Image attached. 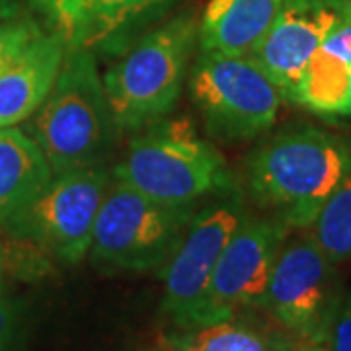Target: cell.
I'll return each instance as SVG.
<instances>
[{
  "label": "cell",
  "instance_id": "obj_23",
  "mask_svg": "<svg viewBox=\"0 0 351 351\" xmlns=\"http://www.w3.org/2000/svg\"><path fill=\"white\" fill-rule=\"evenodd\" d=\"M339 117H351V76H350V86H348V96H346V104Z\"/></svg>",
  "mask_w": 351,
  "mask_h": 351
},
{
  "label": "cell",
  "instance_id": "obj_15",
  "mask_svg": "<svg viewBox=\"0 0 351 351\" xmlns=\"http://www.w3.org/2000/svg\"><path fill=\"white\" fill-rule=\"evenodd\" d=\"M351 76V22L338 27L311 57L289 100L302 108L339 117Z\"/></svg>",
  "mask_w": 351,
  "mask_h": 351
},
{
  "label": "cell",
  "instance_id": "obj_8",
  "mask_svg": "<svg viewBox=\"0 0 351 351\" xmlns=\"http://www.w3.org/2000/svg\"><path fill=\"white\" fill-rule=\"evenodd\" d=\"M260 306L302 348H322L336 318L334 263L306 232L285 240Z\"/></svg>",
  "mask_w": 351,
  "mask_h": 351
},
{
  "label": "cell",
  "instance_id": "obj_22",
  "mask_svg": "<svg viewBox=\"0 0 351 351\" xmlns=\"http://www.w3.org/2000/svg\"><path fill=\"white\" fill-rule=\"evenodd\" d=\"M328 351H351V299L334 318L328 338Z\"/></svg>",
  "mask_w": 351,
  "mask_h": 351
},
{
  "label": "cell",
  "instance_id": "obj_21",
  "mask_svg": "<svg viewBox=\"0 0 351 351\" xmlns=\"http://www.w3.org/2000/svg\"><path fill=\"white\" fill-rule=\"evenodd\" d=\"M18 336V308L6 295L0 291V351H14Z\"/></svg>",
  "mask_w": 351,
  "mask_h": 351
},
{
  "label": "cell",
  "instance_id": "obj_2",
  "mask_svg": "<svg viewBox=\"0 0 351 351\" xmlns=\"http://www.w3.org/2000/svg\"><path fill=\"white\" fill-rule=\"evenodd\" d=\"M115 131L94 51L66 49L49 96L25 119V133L38 145L51 174H59L100 164Z\"/></svg>",
  "mask_w": 351,
  "mask_h": 351
},
{
  "label": "cell",
  "instance_id": "obj_1",
  "mask_svg": "<svg viewBox=\"0 0 351 351\" xmlns=\"http://www.w3.org/2000/svg\"><path fill=\"white\" fill-rule=\"evenodd\" d=\"M351 170V143L320 129L287 131L252 152L246 180L254 199L289 228H308Z\"/></svg>",
  "mask_w": 351,
  "mask_h": 351
},
{
  "label": "cell",
  "instance_id": "obj_24",
  "mask_svg": "<svg viewBox=\"0 0 351 351\" xmlns=\"http://www.w3.org/2000/svg\"><path fill=\"white\" fill-rule=\"evenodd\" d=\"M301 351H322V348H301Z\"/></svg>",
  "mask_w": 351,
  "mask_h": 351
},
{
  "label": "cell",
  "instance_id": "obj_7",
  "mask_svg": "<svg viewBox=\"0 0 351 351\" xmlns=\"http://www.w3.org/2000/svg\"><path fill=\"white\" fill-rule=\"evenodd\" d=\"M189 94L209 133L252 138L276 123L281 92L254 57L201 51L189 75Z\"/></svg>",
  "mask_w": 351,
  "mask_h": 351
},
{
  "label": "cell",
  "instance_id": "obj_17",
  "mask_svg": "<svg viewBox=\"0 0 351 351\" xmlns=\"http://www.w3.org/2000/svg\"><path fill=\"white\" fill-rule=\"evenodd\" d=\"M308 234L334 263L351 260V170L330 193L326 203L318 211Z\"/></svg>",
  "mask_w": 351,
  "mask_h": 351
},
{
  "label": "cell",
  "instance_id": "obj_18",
  "mask_svg": "<svg viewBox=\"0 0 351 351\" xmlns=\"http://www.w3.org/2000/svg\"><path fill=\"white\" fill-rule=\"evenodd\" d=\"M53 274L55 258L49 252L0 225V291H6L10 281L36 283Z\"/></svg>",
  "mask_w": 351,
  "mask_h": 351
},
{
  "label": "cell",
  "instance_id": "obj_16",
  "mask_svg": "<svg viewBox=\"0 0 351 351\" xmlns=\"http://www.w3.org/2000/svg\"><path fill=\"white\" fill-rule=\"evenodd\" d=\"M51 176L49 164L25 131L0 127V223L34 199Z\"/></svg>",
  "mask_w": 351,
  "mask_h": 351
},
{
  "label": "cell",
  "instance_id": "obj_3",
  "mask_svg": "<svg viewBox=\"0 0 351 351\" xmlns=\"http://www.w3.org/2000/svg\"><path fill=\"white\" fill-rule=\"evenodd\" d=\"M197 39L195 20L184 14L152 29L104 76L117 131L138 133L174 110Z\"/></svg>",
  "mask_w": 351,
  "mask_h": 351
},
{
  "label": "cell",
  "instance_id": "obj_9",
  "mask_svg": "<svg viewBox=\"0 0 351 351\" xmlns=\"http://www.w3.org/2000/svg\"><path fill=\"white\" fill-rule=\"evenodd\" d=\"M244 219L239 199L221 201L193 215L180 244L164 263L162 308L178 326H205L215 265Z\"/></svg>",
  "mask_w": 351,
  "mask_h": 351
},
{
  "label": "cell",
  "instance_id": "obj_6",
  "mask_svg": "<svg viewBox=\"0 0 351 351\" xmlns=\"http://www.w3.org/2000/svg\"><path fill=\"white\" fill-rule=\"evenodd\" d=\"M110 186V174L101 164L53 174L34 199L0 225L36 242L59 262H80L90 252Z\"/></svg>",
  "mask_w": 351,
  "mask_h": 351
},
{
  "label": "cell",
  "instance_id": "obj_10",
  "mask_svg": "<svg viewBox=\"0 0 351 351\" xmlns=\"http://www.w3.org/2000/svg\"><path fill=\"white\" fill-rule=\"evenodd\" d=\"M289 230L291 228L279 219H252L246 215L215 265L207 295L205 326L232 320L242 306H260Z\"/></svg>",
  "mask_w": 351,
  "mask_h": 351
},
{
  "label": "cell",
  "instance_id": "obj_5",
  "mask_svg": "<svg viewBox=\"0 0 351 351\" xmlns=\"http://www.w3.org/2000/svg\"><path fill=\"white\" fill-rule=\"evenodd\" d=\"M195 215L193 205H168L115 182L92 232L90 254L104 269L147 271L164 265Z\"/></svg>",
  "mask_w": 351,
  "mask_h": 351
},
{
  "label": "cell",
  "instance_id": "obj_13",
  "mask_svg": "<svg viewBox=\"0 0 351 351\" xmlns=\"http://www.w3.org/2000/svg\"><path fill=\"white\" fill-rule=\"evenodd\" d=\"M64 55L63 39L51 32H39L0 71V127H16L36 113L55 86Z\"/></svg>",
  "mask_w": 351,
  "mask_h": 351
},
{
  "label": "cell",
  "instance_id": "obj_14",
  "mask_svg": "<svg viewBox=\"0 0 351 351\" xmlns=\"http://www.w3.org/2000/svg\"><path fill=\"white\" fill-rule=\"evenodd\" d=\"M283 0H209L199 25V49L246 57L260 47Z\"/></svg>",
  "mask_w": 351,
  "mask_h": 351
},
{
  "label": "cell",
  "instance_id": "obj_11",
  "mask_svg": "<svg viewBox=\"0 0 351 351\" xmlns=\"http://www.w3.org/2000/svg\"><path fill=\"white\" fill-rule=\"evenodd\" d=\"M351 22V0H283L254 61L289 100L306 64L338 27Z\"/></svg>",
  "mask_w": 351,
  "mask_h": 351
},
{
  "label": "cell",
  "instance_id": "obj_20",
  "mask_svg": "<svg viewBox=\"0 0 351 351\" xmlns=\"http://www.w3.org/2000/svg\"><path fill=\"white\" fill-rule=\"evenodd\" d=\"M39 32L41 27L29 20L0 22V71L10 61H14Z\"/></svg>",
  "mask_w": 351,
  "mask_h": 351
},
{
  "label": "cell",
  "instance_id": "obj_19",
  "mask_svg": "<svg viewBox=\"0 0 351 351\" xmlns=\"http://www.w3.org/2000/svg\"><path fill=\"white\" fill-rule=\"evenodd\" d=\"M178 339L193 351H277L254 330L230 320L197 328L195 334Z\"/></svg>",
  "mask_w": 351,
  "mask_h": 351
},
{
  "label": "cell",
  "instance_id": "obj_4",
  "mask_svg": "<svg viewBox=\"0 0 351 351\" xmlns=\"http://www.w3.org/2000/svg\"><path fill=\"white\" fill-rule=\"evenodd\" d=\"M115 182L168 205H193L230 184L225 158L188 119L156 121L129 145Z\"/></svg>",
  "mask_w": 351,
  "mask_h": 351
},
{
  "label": "cell",
  "instance_id": "obj_12",
  "mask_svg": "<svg viewBox=\"0 0 351 351\" xmlns=\"http://www.w3.org/2000/svg\"><path fill=\"white\" fill-rule=\"evenodd\" d=\"M176 0H27L66 49L94 51L121 39Z\"/></svg>",
  "mask_w": 351,
  "mask_h": 351
},
{
  "label": "cell",
  "instance_id": "obj_25",
  "mask_svg": "<svg viewBox=\"0 0 351 351\" xmlns=\"http://www.w3.org/2000/svg\"><path fill=\"white\" fill-rule=\"evenodd\" d=\"M149 351H160V350H149Z\"/></svg>",
  "mask_w": 351,
  "mask_h": 351
}]
</instances>
